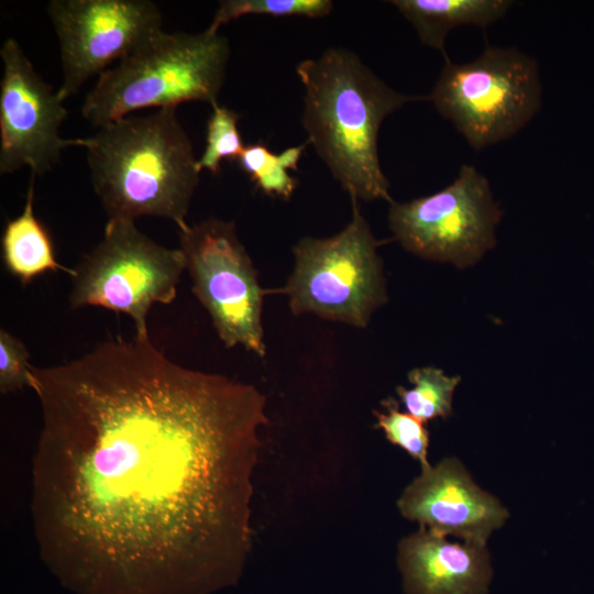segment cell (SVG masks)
<instances>
[{"label":"cell","instance_id":"6da1fadb","mask_svg":"<svg viewBox=\"0 0 594 594\" xmlns=\"http://www.w3.org/2000/svg\"><path fill=\"white\" fill-rule=\"evenodd\" d=\"M31 372L42 411L31 515L61 582L79 594L234 585L252 548L266 397L173 362L150 337Z\"/></svg>","mask_w":594,"mask_h":594},{"label":"cell","instance_id":"7a4b0ae2","mask_svg":"<svg viewBox=\"0 0 594 594\" xmlns=\"http://www.w3.org/2000/svg\"><path fill=\"white\" fill-rule=\"evenodd\" d=\"M296 72L305 89L302 127L334 179L351 199L392 204L378 158V132L387 116L425 97L395 91L341 47L301 61Z\"/></svg>","mask_w":594,"mask_h":594},{"label":"cell","instance_id":"3957f363","mask_svg":"<svg viewBox=\"0 0 594 594\" xmlns=\"http://www.w3.org/2000/svg\"><path fill=\"white\" fill-rule=\"evenodd\" d=\"M84 146L94 190L109 220L143 216L166 218L185 230L190 200L199 184L198 160L176 108L113 121Z\"/></svg>","mask_w":594,"mask_h":594},{"label":"cell","instance_id":"277c9868","mask_svg":"<svg viewBox=\"0 0 594 594\" xmlns=\"http://www.w3.org/2000/svg\"><path fill=\"white\" fill-rule=\"evenodd\" d=\"M229 56V42L218 33L162 30L99 75L81 113L101 128L144 108H177L188 101L212 107Z\"/></svg>","mask_w":594,"mask_h":594},{"label":"cell","instance_id":"5b68a950","mask_svg":"<svg viewBox=\"0 0 594 594\" xmlns=\"http://www.w3.org/2000/svg\"><path fill=\"white\" fill-rule=\"evenodd\" d=\"M425 99L480 151L514 136L539 111L538 63L517 48L497 46L464 64L448 58Z\"/></svg>","mask_w":594,"mask_h":594},{"label":"cell","instance_id":"8992f818","mask_svg":"<svg viewBox=\"0 0 594 594\" xmlns=\"http://www.w3.org/2000/svg\"><path fill=\"white\" fill-rule=\"evenodd\" d=\"M295 265L279 293L296 316L365 328L387 300L383 263L370 224L352 199V218L339 233L306 237L293 249Z\"/></svg>","mask_w":594,"mask_h":594},{"label":"cell","instance_id":"52a82bcc","mask_svg":"<svg viewBox=\"0 0 594 594\" xmlns=\"http://www.w3.org/2000/svg\"><path fill=\"white\" fill-rule=\"evenodd\" d=\"M184 270L185 256L179 248L160 245L139 231L134 221L108 220L102 240L75 268L69 305L129 315L135 336L150 337V308L175 299Z\"/></svg>","mask_w":594,"mask_h":594},{"label":"cell","instance_id":"ba28073f","mask_svg":"<svg viewBox=\"0 0 594 594\" xmlns=\"http://www.w3.org/2000/svg\"><path fill=\"white\" fill-rule=\"evenodd\" d=\"M179 249L193 279V292L209 312L226 348L242 345L264 358L262 311L270 290L260 285L235 224L208 218L188 226L179 231Z\"/></svg>","mask_w":594,"mask_h":594},{"label":"cell","instance_id":"9c48e42d","mask_svg":"<svg viewBox=\"0 0 594 594\" xmlns=\"http://www.w3.org/2000/svg\"><path fill=\"white\" fill-rule=\"evenodd\" d=\"M501 217L487 178L464 164L446 188L410 201H393L388 221L408 252L462 268L494 246Z\"/></svg>","mask_w":594,"mask_h":594},{"label":"cell","instance_id":"30bf717a","mask_svg":"<svg viewBox=\"0 0 594 594\" xmlns=\"http://www.w3.org/2000/svg\"><path fill=\"white\" fill-rule=\"evenodd\" d=\"M47 14L59 43L63 100L162 31V14L148 0H51Z\"/></svg>","mask_w":594,"mask_h":594},{"label":"cell","instance_id":"8fae6325","mask_svg":"<svg viewBox=\"0 0 594 594\" xmlns=\"http://www.w3.org/2000/svg\"><path fill=\"white\" fill-rule=\"evenodd\" d=\"M0 173L29 166L42 175L57 163L64 148L75 145L59 129L67 116L58 91L45 82L14 38L1 50Z\"/></svg>","mask_w":594,"mask_h":594},{"label":"cell","instance_id":"7c38bea8","mask_svg":"<svg viewBox=\"0 0 594 594\" xmlns=\"http://www.w3.org/2000/svg\"><path fill=\"white\" fill-rule=\"evenodd\" d=\"M397 507L405 518L437 535L457 536L482 547L508 517L499 501L480 488L454 458L421 468Z\"/></svg>","mask_w":594,"mask_h":594},{"label":"cell","instance_id":"4fadbf2b","mask_svg":"<svg viewBox=\"0 0 594 594\" xmlns=\"http://www.w3.org/2000/svg\"><path fill=\"white\" fill-rule=\"evenodd\" d=\"M406 594H486L492 578L486 547L451 542L420 529L398 543Z\"/></svg>","mask_w":594,"mask_h":594},{"label":"cell","instance_id":"5bb4252c","mask_svg":"<svg viewBox=\"0 0 594 594\" xmlns=\"http://www.w3.org/2000/svg\"><path fill=\"white\" fill-rule=\"evenodd\" d=\"M414 25L420 41L440 51L449 32L460 25L487 28L501 20L512 0H393L389 1Z\"/></svg>","mask_w":594,"mask_h":594},{"label":"cell","instance_id":"9a60e30c","mask_svg":"<svg viewBox=\"0 0 594 594\" xmlns=\"http://www.w3.org/2000/svg\"><path fill=\"white\" fill-rule=\"evenodd\" d=\"M34 178L32 174L22 213L4 228L1 240L4 265L23 284L47 271H64L73 277L75 270L56 261L51 237L34 215Z\"/></svg>","mask_w":594,"mask_h":594},{"label":"cell","instance_id":"2e32d148","mask_svg":"<svg viewBox=\"0 0 594 594\" xmlns=\"http://www.w3.org/2000/svg\"><path fill=\"white\" fill-rule=\"evenodd\" d=\"M305 148L306 144H300L273 153L265 144L253 143L244 147L238 163L257 189L268 196L288 199L297 186V179L288 170L297 169Z\"/></svg>","mask_w":594,"mask_h":594},{"label":"cell","instance_id":"e0dca14e","mask_svg":"<svg viewBox=\"0 0 594 594\" xmlns=\"http://www.w3.org/2000/svg\"><path fill=\"white\" fill-rule=\"evenodd\" d=\"M460 380L435 366L416 367L408 373L413 387L399 386L397 394L407 413L422 422L447 418L452 411L453 393Z\"/></svg>","mask_w":594,"mask_h":594},{"label":"cell","instance_id":"ac0fdd59","mask_svg":"<svg viewBox=\"0 0 594 594\" xmlns=\"http://www.w3.org/2000/svg\"><path fill=\"white\" fill-rule=\"evenodd\" d=\"M332 7L330 0H223L219 2V8L207 30L218 33L222 24L246 14L322 18L331 12Z\"/></svg>","mask_w":594,"mask_h":594},{"label":"cell","instance_id":"d6986e66","mask_svg":"<svg viewBox=\"0 0 594 594\" xmlns=\"http://www.w3.org/2000/svg\"><path fill=\"white\" fill-rule=\"evenodd\" d=\"M240 116L216 103L207 122L206 146L197 162L199 172L208 169L212 174L220 172L223 158L238 160L245 145L238 129Z\"/></svg>","mask_w":594,"mask_h":594},{"label":"cell","instance_id":"ffe728a7","mask_svg":"<svg viewBox=\"0 0 594 594\" xmlns=\"http://www.w3.org/2000/svg\"><path fill=\"white\" fill-rule=\"evenodd\" d=\"M383 407L385 410L374 411L376 428L385 433L391 443L419 461L421 468L430 465L427 459L429 432L425 422L408 413L400 411L394 399L384 400Z\"/></svg>","mask_w":594,"mask_h":594},{"label":"cell","instance_id":"44dd1931","mask_svg":"<svg viewBox=\"0 0 594 594\" xmlns=\"http://www.w3.org/2000/svg\"><path fill=\"white\" fill-rule=\"evenodd\" d=\"M30 353L21 340L0 330V392L8 394L31 387Z\"/></svg>","mask_w":594,"mask_h":594}]
</instances>
